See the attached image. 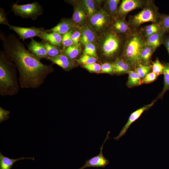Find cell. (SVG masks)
Segmentation results:
<instances>
[{
  "mask_svg": "<svg viewBox=\"0 0 169 169\" xmlns=\"http://www.w3.org/2000/svg\"><path fill=\"white\" fill-rule=\"evenodd\" d=\"M2 47L8 57L16 65L18 80L23 89H37L44 83L47 77L54 71L51 64L41 62L14 34L1 33Z\"/></svg>",
  "mask_w": 169,
  "mask_h": 169,
  "instance_id": "1",
  "label": "cell"
},
{
  "mask_svg": "<svg viewBox=\"0 0 169 169\" xmlns=\"http://www.w3.org/2000/svg\"><path fill=\"white\" fill-rule=\"evenodd\" d=\"M17 67L4 51L0 52V95L3 97L17 94L20 85Z\"/></svg>",
  "mask_w": 169,
  "mask_h": 169,
  "instance_id": "2",
  "label": "cell"
},
{
  "mask_svg": "<svg viewBox=\"0 0 169 169\" xmlns=\"http://www.w3.org/2000/svg\"><path fill=\"white\" fill-rule=\"evenodd\" d=\"M146 39L141 27L132 29L125 38L123 50L120 57L130 64L132 70L140 64V54L146 44Z\"/></svg>",
  "mask_w": 169,
  "mask_h": 169,
  "instance_id": "3",
  "label": "cell"
},
{
  "mask_svg": "<svg viewBox=\"0 0 169 169\" xmlns=\"http://www.w3.org/2000/svg\"><path fill=\"white\" fill-rule=\"evenodd\" d=\"M100 49L102 54L106 58L115 59L122 53L125 37L121 36L109 27L102 33Z\"/></svg>",
  "mask_w": 169,
  "mask_h": 169,
  "instance_id": "4",
  "label": "cell"
},
{
  "mask_svg": "<svg viewBox=\"0 0 169 169\" xmlns=\"http://www.w3.org/2000/svg\"><path fill=\"white\" fill-rule=\"evenodd\" d=\"M160 15L154 1L148 0L141 10L135 15L130 16L127 21L132 29H136L145 23H158Z\"/></svg>",
  "mask_w": 169,
  "mask_h": 169,
  "instance_id": "5",
  "label": "cell"
},
{
  "mask_svg": "<svg viewBox=\"0 0 169 169\" xmlns=\"http://www.w3.org/2000/svg\"><path fill=\"white\" fill-rule=\"evenodd\" d=\"M12 11L15 15L22 18L35 20L42 14L43 8L38 2H35L23 5L14 3L12 6Z\"/></svg>",
  "mask_w": 169,
  "mask_h": 169,
  "instance_id": "6",
  "label": "cell"
},
{
  "mask_svg": "<svg viewBox=\"0 0 169 169\" xmlns=\"http://www.w3.org/2000/svg\"><path fill=\"white\" fill-rule=\"evenodd\" d=\"M112 18L103 8L88 18V23L97 34L103 33L110 26Z\"/></svg>",
  "mask_w": 169,
  "mask_h": 169,
  "instance_id": "7",
  "label": "cell"
},
{
  "mask_svg": "<svg viewBox=\"0 0 169 169\" xmlns=\"http://www.w3.org/2000/svg\"><path fill=\"white\" fill-rule=\"evenodd\" d=\"M8 26L9 29L14 31L19 36V39H21L23 41L26 39L35 37L41 38L42 34L47 32V30L42 27L25 28L13 26L10 24Z\"/></svg>",
  "mask_w": 169,
  "mask_h": 169,
  "instance_id": "8",
  "label": "cell"
},
{
  "mask_svg": "<svg viewBox=\"0 0 169 169\" xmlns=\"http://www.w3.org/2000/svg\"><path fill=\"white\" fill-rule=\"evenodd\" d=\"M148 0H122L121 1L116 18H125L128 13L136 9L142 8Z\"/></svg>",
  "mask_w": 169,
  "mask_h": 169,
  "instance_id": "9",
  "label": "cell"
},
{
  "mask_svg": "<svg viewBox=\"0 0 169 169\" xmlns=\"http://www.w3.org/2000/svg\"><path fill=\"white\" fill-rule=\"evenodd\" d=\"M110 131H108L106 138L103 144L100 147L99 154L86 160L84 165L79 169H84L90 167L105 168L109 163V161L105 158L103 153L104 146L106 141L110 138L109 137Z\"/></svg>",
  "mask_w": 169,
  "mask_h": 169,
  "instance_id": "10",
  "label": "cell"
},
{
  "mask_svg": "<svg viewBox=\"0 0 169 169\" xmlns=\"http://www.w3.org/2000/svg\"><path fill=\"white\" fill-rule=\"evenodd\" d=\"M156 99L150 104L146 105L132 112L130 115L128 120L120 131L119 135L113 138L115 140H119L123 136L125 135L131 125L138 119L142 113L151 108L157 100Z\"/></svg>",
  "mask_w": 169,
  "mask_h": 169,
  "instance_id": "11",
  "label": "cell"
},
{
  "mask_svg": "<svg viewBox=\"0 0 169 169\" xmlns=\"http://www.w3.org/2000/svg\"><path fill=\"white\" fill-rule=\"evenodd\" d=\"M81 27L76 24L72 19L64 18L56 25L47 30L48 33L55 32L63 35L71 30Z\"/></svg>",
  "mask_w": 169,
  "mask_h": 169,
  "instance_id": "12",
  "label": "cell"
},
{
  "mask_svg": "<svg viewBox=\"0 0 169 169\" xmlns=\"http://www.w3.org/2000/svg\"><path fill=\"white\" fill-rule=\"evenodd\" d=\"M110 27L117 33L125 37L132 30L128 21L125 19L121 18H115L112 19Z\"/></svg>",
  "mask_w": 169,
  "mask_h": 169,
  "instance_id": "13",
  "label": "cell"
},
{
  "mask_svg": "<svg viewBox=\"0 0 169 169\" xmlns=\"http://www.w3.org/2000/svg\"><path fill=\"white\" fill-rule=\"evenodd\" d=\"M46 59L58 65L66 71H70L75 65L74 60L69 59L63 54L54 57H48Z\"/></svg>",
  "mask_w": 169,
  "mask_h": 169,
  "instance_id": "14",
  "label": "cell"
},
{
  "mask_svg": "<svg viewBox=\"0 0 169 169\" xmlns=\"http://www.w3.org/2000/svg\"><path fill=\"white\" fill-rule=\"evenodd\" d=\"M28 50L39 59H46L48 57L46 49L42 42H38L33 38L27 45Z\"/></svg>",
  "mask_w": 169,
  "mask_h": 169,
  "instance_id": "15",
  "label": "cell"
},
{
  "mask_svg": "<svg viewBox=\"0 0 169 169\" xmlns=\"http://www.w3.org/2000/svg\"><path fill=\"white\" fill-rule=\"evenodd\" d=\"M81 36L80 42L83 45L94 43L97 40V34L88 22L80 28Z\"/></svg>",
  "mask_w": 169,
  "mask_h": 169,
  "instance_id": "16",
  "label": "cell"
},
{
  "mask_svg": "<svg viewBox=\"0 0 169 169\" xmlns=\"http://www.w3.org/2000/svg\"><path fill=\"white\" fill-rule=\"evenodd\" d=\"M87 18L86 13L80 3L74 5V12L72 19L76 24L81 27L84 26L87 23Z\"/></svg>",
  "mask_w": 169,
  "mask_h": 169,
  "instance_id": "17",
  "label": "cell"
},
{
  "mask_svg": "<svg viewBox=\"0 0 169 169\" xmlns=\"http://www.w3.org/2000/svg\"><path fill=\"white\" fill-rule=\"evenodd\" d=\"M111 63L112 65L114 74H127L132 70L130 64L123 58L118 57L115 58Z\"/></svg>",
  "mask_w": 169,
  "mask_h": 169,
  "instance_id": "18",
  "label": "cell"
},
{
  "mask_svg": "<svg viewBox=\"0 0 169 169\" xmlns=\"http://www.w3.org/2000/svg\"><path fill=\"white\" fill-rule=\"evenodd\" d=\"M156 49L153 47L145 44L140 53L139 59L140 64L145 65H151V58Z\"/></svg>",
  "mask_w": 169,
  "mask_h": 169,
  "instance_id": "19",
  "label": "cell"
},
{
  "mask_svg": "<svg viewBox=\"0 0 169 169\" xmlns=\"http://www.w3.org/2000/svg\"><path fill=\"white\" fill-rule=\"evenodd\" d=\"M166 34L161 31L151 35L146 39V44L156 49L163 44Z\"/></svg>",
  "mask_w": 169,
  "mask_h": 169,
  "instance_id": "20",
  "label": "cell"
},
{
  "mask_svg": "<svg viewBox=\"0 0 169 169\" xmlns=\"http://www.w3.org/2000/svg\"><path fill=\"white\" fill-rule=\"evenodd\" d=\"M63 35L56 33H48L47 32L44 33L42 36V40L49 42L51 44L59 46L62 44Z\"/></svg>",
  "mask_w": 169,
  "mask_h": 169,
  "instance_id": "21",
  "label": "cell"
},
{
  "mask_svg": "<svg viewBox=\"0 0 169 169\" xmlns=\"http://www.w3.org/2000/svg\"><path fill=\"white\" fill-rule=\"evenodd\" d=\"M120 2V0H107L105 1L103 9L111 16L112 19L116 17Z\"/></svg>",
  "mask_w": 169,
  "mask_h": 169,
  "instance_id": "22",
  "label": "cell"
},
{
  "mask_svg": "<svg viewBox=\"0 0 169 169\" xmlns=\"http://www.w3.org/2000/svg\"><path fill=\"white\" fill-rule=\"evenodd\" d=\"M25 159L35 160L34 157H22L17 159H11L3 156L0 152V169H11L13 164L16 161Z\"/></svg>",
  "mask_w": 169,
  "mask_h": 169,
  "instance_id": "23",
  "label": "cell"
},
{
  "mask_svg": "<svg viewBox=\"0 0 169 169\" xmlns=\"http://www.w3.org/2000/svg\"><path fill=\"white\" fill-rule=\"evenodd\" d=\"M80 4L84 8L89 18L99 10L96 1L93 0H82L79 1Z\"/></svg>",
  "mask_w": 169,
  "mask_h": 169,
  "instance_id": "24",
  "label": "cell"
},
{
  "mask_svg": "<svg viewBox=\"0 0 169 169\" xmlns=\"http://www.w3.org/2000/svg\"><path fill=\"white\" fill-rule=\"evenodd\" d=\"M63 54L72 60L75 59L80 54L81 51L80 43L77 45H73L63 50Z\"/></svg>",
  "mask_w": 169,
  "mask_h": 169,
  "instance_id": "25",
  "label": "cell"
},
{
  "mask_svg": "<svg viewBox=\"0 0 169 169\" xmlns=\"http://www.w3.org/2000/svg\"><path fill=\"white\" fill-rule=\"evenodd\" d=\"M141 29L146 39L155 33L162 31L158 23H152L143 27H141Z\"/></svg>",
  "mask_w": 169,
  "mask_h": 169,
  "instance_id": "26",
  "label": "cell"
},
{
  "mask_svg": "<svg viewBox=\"0 0 169 169\" xmlns=\"http://www.w3.org/2000/svg\"><path fill=\"white\" fill-rule=\"evenodd\" d=\"M127 74L128 77L126 85L128 87L133 88L141 84V79L134 70H131Z\"/></svg>",
  "mask_w": 169,
  "mask_h": 169,
  "instance_id": "27",
  "label": "cell"
},
{
  "mask_svg": "<svg viewBox=\"0 0 169 169\" xmlns=\"http://www.w3.org/2000/svg\"><path fill=\"white\" fill-rule=\"evenodd\" d=\"M162 64L164 66L163 74L164 75V87L156 99L157 100L162 98L166 91L169 90V62Z\"/></svg>",
  "mask_w": 169,
  "mask_h": 169,
  "instance_id": "28",
  "label": "cell"
},
{
  "mask_svg": "<svg viewBox=\"0 0 169 169\" xmlns=\"http://www.w3.org/2000/svg\"><path fill=\"white\" fill-rule=\"evenodd\" d=\"M42 42L46 49L48 57H54L63 54V49H60L58 46L48 42L42 40Z\"/></svg>",
  "mask_w": 169,
  "mask_h": 169,
  "instance_id": "29",
  "label": "cell"
},
{
  "mask_svg": "<svg viewBox=\"0 0 169 169\" xmlns=\"http://www.w3.org/2000/svg\"><path fill=\"white\" fill-rule=\"evenodd\" d=\"M158 23L163 32L169 34V14H161Z\"/></svg>",
  "mask_w": 169,
  "mask_h": 169,
  "instance_id": "30",
  "label": "cell"
},
{
  "mask_svg": "<svg viewBox=\"0 0 169 169\" xmlns=\"http://www.w3.org/2000/svg\"><path fill=\"white\" fill-rule=\"evenodd\" d=\"M134 70L139 74L142 79L152 70L151 65H147L140 64Z\"/></svg>",
  "mask_w": 169,
  "mask_h": 169,
  "instance_id": "31",
  "label": "cell"
},
{
  "mask_svg": "<svg viewBox=\"0 0 169 169\" xmlns=\"http://www.w3.org/2000/svg\"><path fill=\"white\" fill-rule=\"evenodd\" d=\"M152 72L158 75L163 74L164 66L158 58L153 61H151Z\"/></svg>",
  "mask_w": 169,
  "mask_h": 169,
  "instance_id": "32",
  "label": "cell"
},
{
  "mask_svg": "<svg viewBox=\"0 0 169 169\" xmlns=\"http://www.w3.org/2000/svg\"><path fill=\"white\" fill-rule=\"evenodd\" d=\"M97 59L95 58L84 54L79 59L75 60L78 63L84 65L95 63Z\"/></svg>",
  "mask_w": 169,
  "mask_h": 169,
  "instance_id": "33",
  "label": "cell"
},
{
  "mask_svg": "<svg viewBox=\"0 0 169 169\" xmlns=\"http://www.w3.org/2000/svg\"><path fill=\"white\" fill-rule=\"evenodd\" d=\"M74 29L71 30L63 35L62 44L63 45V50L72 46L73 43L71 39V34Z\"/></svg>",
  "mask_w": 169,
  "mask_h": 169,
  "instance_id": "34",
  "label": "cell"
},
{
  "mask_svg": "<svg viewBox=\"0 0 169 169\" xmlns=\"http://www.w3.org/2000/svg\"><path fill=\"white\" fill-rule=\"evenodd\" d=\"M84 54H87L97 58L96 47L93 43H89L84 45Z\"/></svg>",
  "mask_w": 169,
  "mask_h": 169,
  "instance_id": "35",
  "label": "cell"
},
{
  "mask_svg": "<svg viewBox=\"0 0 169 169\" xmlns=\"http://www.w3.org/2000/svg\"><path fill=\"white\" fill-rule=\"evenodd\" d=\"M82 67L91 73H100V64L96 63L82 65Z\"/></svg>",
  "mask_w": 169,
  "mask_h": 169,
  "instance_id": "36",
  "label": "cell"
},
{
  "mask_svg": "<svg viewBox=\"0 0 169 169\" xmlns=\"http://www.w3.org/2000/svg\"><path fill=\"white\" fill-rule=\"evenodd\" d=\"M100 73L112 74H114L113 68L111 63L107 62L100 64Z\"/></svg>",
  "mask_w": 169,
  "mask_h": 169,
  "instance_id": "37",
  "label": "cell"
},
{
  "mask_svg": "<svg viewBox=\"0 0 169 169\" xmlns=\"http://www.w3.org/2000/svg\"><path fill=\"white\" fill-rule=\"evenodd\" d=\"M158 76L152 72H150L141 79V84H148L152 82L157 79Z\"/></svg>",
  "mask_w": 169,
  "mask_h": 169,
  "instance_id": "38",
  "label": "cell"
},
{
  "mask_svg": "<svg viewBox=\"0 0 169 169\" xmlns=\"http://www.w3.org/2000/svg\"><path fill=\"white\" fill-rule=\"evenodd\" d=\"M81 36L80 28L79 30H74L73 31L71 35V39L74 45H77L80 42Z\"/></svg>",
  "mask_w": 169,
  "mask_h": 169,
  "instance_id": "39",
  "label": "cell"
},
{
  "mask_svg": "<svg viewBox=\"0 0 169 169\" xmlns=\"http://www.w3.org/2000/svg\"><path fill=\"white\" fill-rule=\"evenodd\" d=\"M10 113L9 111L4 110L0 106V123L9 119Z\"/></svg>",
  "mask_w": 169,
  "mask_h": 169,
  "instance_id": "40",
  "label": "cell"
},
{
  "mask_svg": "<svg viewBox=\"0 0 169 169\" xmlns=\"http://www.w3.org/2000/svg\"><path fill=\"white\" fill-rule=\"evenodd\" d=\"M0 23L8 26L9 24L6 14L4 9L1 8H0Z\"/></svg>",
  "mask_w": 169,
  "mask_h": 169,
  "instance_id": "41",
  "label": "cell"
},
{
  "mask_svg": "<svg viewBox=\"0 0 169 169\" xmlns=\"http://www.w3.org/2000/svg\"><path fill=\"white\" fill-rule=\"evenodd\" d=\"M168 52L169 56V34H166L163 43Z\"/></svg>",
  "mask_w": 169,
  "mask_h": 169,
  "instance_id": "42",
  "label": "cell"
}]
</instances>
